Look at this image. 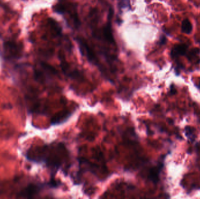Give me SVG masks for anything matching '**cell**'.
Returning <instances> with one entry per match:
<instances>
[{"label":"cell","instance_id":"6da1fadb","mask_svg":"<svg viewBox=\"0 0 200 199\" xmlns=\"http://www.w3.org/2000/svg\"><path fill=\"white\" fill-rule=\"evenodd\" d=\"M77 41L79 45L80 49H81V52H82L83 55L85 54L87 59L90 62L100 68V64H99L97 57L95 55L92 49H90V47L86 43V42L80 38H77Z\"/></svg>","mask_w":200,"mask_h":199},{"label":"cell","instance_id":"7a4b0ae2","mask_svg":"<svg viewBox=\"0 0 200 199\" xmlns=\"http://www.w3.org/2000/svg\"><path fill=\"white\" fill-rule=\"evenodd\" d=\"M4 50L7 56L12 59L18 58L21 53L18 46L12 42H8L5 43Z\"/></svg>","mask_w":200,"mask_h":199},{"label":"cell","instance_id":"3957f363","mask_svg":"<svg viewBox=\"0 0 200 199\" xmlns=\"http://www.w3.org/2000/svg\"><path fill=\"white\" fill-rule=\"evenodd\" d=\"M188 52V46L186 44L181 43L176 45L172 49L170 55L173 59L177 60L180 56H186Z\"/></svg>","mask_w":200,"mask_h":199},{"label":"cell","instance_id":"277c9868","mask_svg":"<svg viewBox=\"0 0 200 199\" xmlns=\"http://www.w3.org/2000/svg\"><path fill=\"white\" fill-rule=\"evenodd\" d=\"M112 14L113 11L112 9H110L108 16V22L104 28V38L106 39V40H107L108 42L111 43H114L115 42L111 28V19L112 17Z\"/></svg>","mask_w":200,"mask_h":199},{"label":"cell","instance_id":"5b68a950","mask_svg":"<svg viewBox=\"0 0 200 199\" xmlns=\"http://www.w3.org/2000/svg\"><path fill=\"white\" fill-rule=\"evenodd\" d=\"M40 190L41 188L39 186L36 185H30L24 189L19 195L23 198H30L38 193Z\"/></svg>","mask_w":200,"mask_h":199},{"label":"cell","instance_id":"8992f818","mask_svg":"<svg viewBox=\"0 0 200 199\" xmlns=\"http://www.w3.org/2000/svg\"><path fill=\"white\" fill-rule=\"evenodd\" d=\"M163 165L162 163L159 164L155 167L152 168L150 171L148 175V178L149 180L154 183H157L159 180L160 173L162 169Z\"/></svg>","mask_w":200,"mask_h":199},{"label":"cell","instance_id":"52a82bcc","mask_svg":"<svg viewBox=\"0 0 200 199\" xmlns=\"http://www.w3.org/2000/svg\"><path fill=\"white\" fill-rule=\"evenodd\" d=\"M193 30V25L188 19H185L181 23V32L186 34H190Z\"/></svg>","mask_w":200,"mask_h":199},{"label":"cell","instance_id":"ba28073f","mask_svg":"<svg viewBox=\"0 0 200 199\" xmlns=\"http://www.w3.org/2000/svg\"><path fill=\"white\" fill-rule=\"evenodd\" d=\"M200 50L198 49H193L190 52H187L186 56L189 60H193L196 57H197V55L199 53Z\"/></svg>","mask_w":200,"mask_h":199},{"label":"cell","instance_id":"9c48e42d","mask_svg":"<svg viewBox=\"0 0 200 199\" xmlns=\"http://www.w3.org/2000/svg\"><path fill=\"white\" fill-rule=\"evenodd\" d=\"M118 6L120 9L128 8L130 7V0H118Z\"/></svg>","mask_w":200,"mask_h":199},{"label":"cell","instance_id":"30bf717a","mask_svg":"<svg viewBox=\"0 0 200 199\" xmlns=\"http://www.w3.org/2000/svg\"><path fill=\"white\" fill-rule=\"evenodd\" d=\"M167 43V38L164 35H162L160 38V40L159 41V44L161 46L164 45Z\"/></svg>","mask_w":200,"mask_h":199}]
</instances>
